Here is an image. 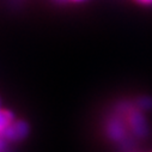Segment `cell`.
<instances>
[{"mask_svg": "<svg viewBox=\"0 0 152 152\" xmlns=\"http://www.w3.org/2000/svg\"><path fill=\"white\" fill-rule=\"evenodd\" d=\"M135 105L141 110V111H148L152 109V98L148 97V96H141V97H138L135 101H134Z\"/></svg>", "mask_w": 152, "mask_h": 152, "instance_id": "3957f363", "label": "cell"}, {"mask_svg": "<svg viewBox=\"0 0 152 152\" xmlns=\"http://www.w3.org/2000/svg\"><path fill=\"white\" fill-rule=\"evenodd\" d=\"M135 1L142 5H152V0H135Z\"/></svg>", "mask_w": 152, "mask_h": 152, "instance_id": "277c9868", "label": "cell"}, {"mask_svg": "<svg viewBox=\"0 0 152 152\" xmlns=\"http://www.w3.org/2000/svg\"><path fill=\"white\" fill-rule=\"evenodd\" d=\"M116 111H119L121 115L124 116L127 127L129 129V133L137 138V139H146L150 134V128L147 125V121L144 116V111H141L134 102L129 101H122L118 103Z\"/></svg>", "mask_w": 152, "mask_h": 152, "instance_id": "6da1fadb", "label": "cell"}, {"mask_svg": "<svg viewBox=\"0 0 152 152\" xmlns=\"http://www.w3.org/2000/svg\"><path fill=\"white\" fill-rule=\"evenodd\" d=\"M67 1H72V3H80V1H84V0H67Z\"/></svg>", "mask_w": 152, "mask_h": 152, "instance_id": "5b68a950", "label": "cell"}, {"mask_svg": "<svg viewBox=\"0 0 152 152\" xmlns=\"http://www.w3.org/2000/svg\"><path fill=\"white\" fill-rule=\"evenodd\" d=\"M56 1H60L61 3V1H67V0H56Z\"/></svg>", "mask_w": 152, "mask_h": 152, "instance_id": "8992f818", "label": "cell"}, {"mask_svg": "<svg viewBox=\"0 0 152 152\" xmlns=\"http://www.w3.org/2000/svg\"><path fill=\"white\" fill-rule=\"evenodd\" d=\"M105 134L109 140L118 142V144H124L127 141L129 138V129L127 127V124L124 119V116L119 111L115 110V113L110 115L107 119L105 122Z\"/></svg>", "mask_w": 152, "mask_h": 152, "instance_id": "7a4b0ae2", "label": "cell"}]
</instances>
